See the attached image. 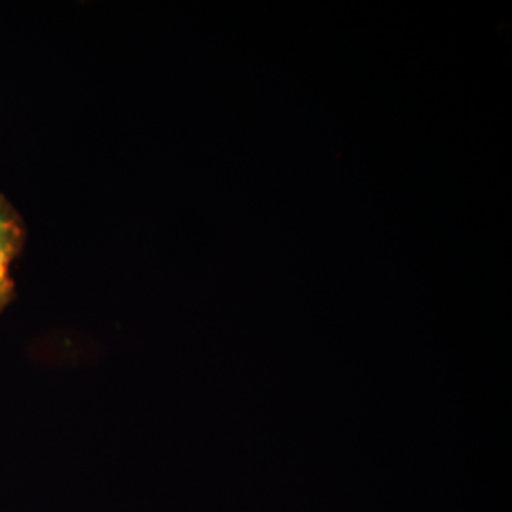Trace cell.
<instances>
[{
	"label": "cell",
	"instance_id": "6da1fadb",
	"mask_svg": "<svg viewBox=\"0 0 512 512\" xmlns=\"http://www.w3.org/2000/svg\"><path fill=\"white\" fill-rule=\"evenodd\" d=\"M25 238V221L12 202L0 194V311L13 298L15 284L10 269L22 251Z\"/></svg>",
	"mask_w": 512,
	"mask_h": 512
}]
</instances>
